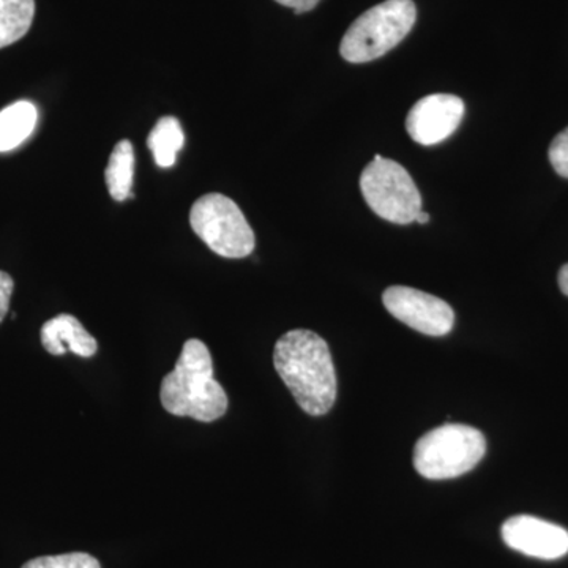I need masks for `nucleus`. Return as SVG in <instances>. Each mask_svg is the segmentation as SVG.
Masks as SVG:
<instances>
[{"mask_svg":"<svg viewBox=\"0 0 568 568\" xmlns=\"http://www.w3.org/2000/svg\"><path fill=\"white\" fill-rule=\"evenodd\" d=\"M274 365L302 410L324 416L336 402V373L327 343L305 328L287 332L276 342Z\"/></svg>","mask_w":568,"mask_h":568,"instance_id":"f257e3e1","label":"nucleus"},{"mask_svg":"<svg viewBox=\"0 0 568 568\" xmlns=\"http://www.w3.org/2000/svg\"><path fill=\"white\" fill-rule=\"evenodd\" d=\"M160 399L168 413L211 424L226 414L230 399L213 377L211 351L201 339H186L173 372L163 377Z\"/></svg>","mask_w":568,"mask_h":568,"instance_id":"f03ea898","label":"nucleus"},{"mask_svg":"<svg viewBox=\"0 0 568 568\" xmlns=\"http://www.w3.org/2000/svg\"><path fill=\"white\" fill-rule=\"evenodd\" d=\"M416 20L417 7L413 0H386L351 24L339 44V54L351 63L383 58L406 39Z\"/></svg>","mask_w":568,"mask_h":568,"instance_id":"7ed1b4c3","label":"nucleus"},{"mask_svg":"<svg viewBox=\"0 0 568 568\" xmlns=\"http://www.w3.org/2000/svg\"><path fill=\"white\" fill-rule=\"evenodd\" d=\"M487 454V439L473 426H437L417 440L414 467L428 480H448L470 473Z\"/></svg>","mask_w":568,"mask_h":568,"instance_id":"20e7f679","label":"nucleus"},{"mask_svg":"<svg viewBox=\"0 0 568 568\" xmlns=\"http://www.w3.org/2000/svg\"><path fill=\"white\" fill-rule=\"evenodd\" d=\"M190 223L213 253L227 260L250 256L256 246L244 213L224 194L211 193L200 197L190 212Z\"/></svg>","mask_w":568,"mask_h":568,"instance_id":"39448f33","label":"nucleus"},{"mask_svg":"<svg viewBox=\"0 0 568 568\" xmlns=\"http://www.w3.org/2000/svg\"><path fill=\"white\" fill-rule=\"evenodd\" d=\"M361 190L369 209L387 222L414 223L422 211L416 182L402 164L384 159L379 153L362 173Z\"/></svg>","mask_w":568,"mask_h":568,"instance_id":"423d86ee","label":"nucleus"},{"mask_svg":"<svg viewBox=\"0 0 568 568\" xmlns=\"http://www.w3.org/2000/svg\"><path fill=\"white\" fill-rule=\"evenodd\" d=\"M384 306L395 320L428 336L450 334L455 312L443 298L407 286H390L383 294Z\"/></svg>","mask_w":568,"mask_h":568,"instance_id":"0eeeda50","label":"nucleus"},{"mask_svg":"<svg viewBox=\"0 0 568 568\" xmlns=\"http://www.w3.org/2000/svg\"><path fill=\"white\" fill-rule=\"evenodd\" d=\"M465 111V102L457 95L433 93L424 97L407 114V133L417 144H439L457 132Z\"/></svg>","mask_w":568,"mask_h":568,"instance_id":"6e6552de","label":"nucleus"},{"mask_svg":"<svg viewBox=\"0 0 568 568\" xmlns=\"http://www.w3.org/2000/svg\"><path fill=\"white\" fill-rule=\"evenodd\" d=\"M500 534L508 548L529 558L556 560L568 555V530L545 519L518 515L504 523Z\"/></svg>","mask_w":568,"mask_h":568,"instance_id":"1a4fd4ad","label":"nucleus"},{"mask_svg":"<svg viewBox=\"0 0 568 568\" xmlns=\"http://www.w3.org/2000/svg\"><path fill=\"white\" fill-rule=\"evenodd\" d=\"M41 345L52 355L73 353L89 358L97 354L99 345L84 325L71 315H58L41 327Z\"/></svg>","mask_w":568,"mask_h":568,"instance_id":"9d476101","label":"nucleus"},{"mask_svg":"<svg viewBox=\"0 0 568 568\" xmlns=\"http://www.w3.org/2000/svg\"><path fill=\"white\" fill-rule=\"evenodd\" d=\"M39 112L31 102H17L0 111V152H9L36 130Z\"/></svg>","mask_w":568,"mask_h":568,"instance_id":"9b49d317","label":"nucleus"},{"mask_svg":"<svg viewBox=\"0 0 568 568\" xmlns=\"http://www.w3.org/2000/svg\"><path fill=\"white\" fill-rule=\"evenodd\" d=\"M134 178V151L132 142L123 140L118 142L108 162L104 179H106L108 192L112 200L122 201L133 197L132 186Z\"/></svg>","mask_w":568,"mask_h":568,"instance_id":"f8f14e48","label":"nucleus"},{"mask_svg":"<svg viewBox=\"0 0 568 568\" xmlns=\"http://www.w3.org/2000/svg\"><path fill=\"white\" fill-rule=\"evenodd\" d=\"M36 0H0V50L17 43L31 29Z\"/></svg>","mask_w":568,"mask_h":568,"instance_id":"ddd939ff","label":"nucleus"},{"mask_svg":"<svg viewBox=\"0 0 568 568\" xmlns=\"http://www.w3.org/2000/svg\"><path fill=\"white\" fill-rule=\"evenodd\" d=\"M185 144L181 122L175 118L160 119L148 138V145L160 168H171L178 160L179 151Z\"/></svg>","mask_w":568,"mask_h":568,"instance_id":"4468645a","label":"nucleus"},{"mask_svg":"<svg viewBox=\"0 0 568 568\" xmlns=\"http://www.w3.org/2000/svg\"><path fill=\"white\" fill-rule=\"evenodd\" d=\"M22 568H102L99 560L85 552H69V555L43 556L26 562Z\"/></svg>","mask_w":568,"mask_h":568,"instance_id":"2eb2a0df","label":"nucleus"},{"mask_svg":"<svg viewBox=\"0 0 568 568\" xmlns=\"http://www.w3.org/2000/svg\"><path fill=\"white\" fill-rule=\"evenodd\" d=\"M548 156L556 173L568 179V126L552 140Z\"/></svg>","mask_w":568,"mask_h":568,"instance_id":"dca6fc26","label":"nucleus"},{"mask_svg":"<svg viewBox=\"0 0 568 568\" xmlns=\"http://www.w3.org/2000/svg\"><path fill=\"white\" fill-rule=\"evenodd\" d=\"M13 287V278L7 272L0 271V323L6 320L7 313H9Z\"/></svg>","mask_w":568,"mask_h":568,"instance_id":"f3484780","label":"nucleus"},{"mask_svg":"<svg viewBox=\"0 0 568 568\" xmlns=\"http://www.w3.org/2000/svg\"><path fill=\"white\" fill-rule=\"evenodd\" d=\"M280 6L290 7L295 14L306 13V11L315 9L321 0H275Z\"/></svg>","mask_w":568,"mask_h":568,"instance_id":"a211bd4d","label":"nucleus"},{"mask_svg":"<svg viewBox=\"0 0 568 568\" xmlns=\"http://www.w3.org/2000/svg\"><path fill=\"white\" fill-rule=\"evenodd\" d=\"M558 283L560 291L564 294L568 295V264L564 265L559 271Z\"/></svg>","mask_w":568,"mask_h":568,"instance_id":"6ab92c4d","label":"nucleus"},{"mask_svg":"<svg viewBox=\"0 0 568 568\" xmlns=\"http://www.w3.org/2000/svg\"><path fill=\"white\" fill-rule=\"evenodd\" d=\"M416 222L418 224H426L429 222V213H426L424 211H420L417 213Z\"/></svg>","mask_w":568,"mask_h":568,"instance_id":"aec40b11","label":"nucleus"}]
</instances>
